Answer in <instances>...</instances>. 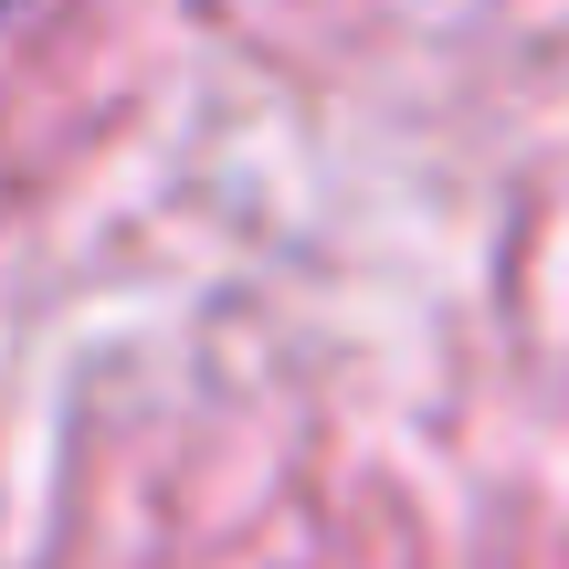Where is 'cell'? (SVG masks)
Here are the masks:
<instances>
[{
    "mask_svg": "<svg viewBox=\"0 0 569 569\" xmlns=\"http://www.w3.org/2000/svg\"><path fill=\"white\" fill-rule=\"evenodd\" d=\"M21 11H32V0H0V32H11V21H21Z\"/></svg>",
    "mask_w": 569,
    "mask_h": 569,
    "instance_id": "6da1fadb",
    "label": "cell"
}]
</instances>
